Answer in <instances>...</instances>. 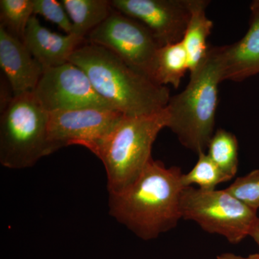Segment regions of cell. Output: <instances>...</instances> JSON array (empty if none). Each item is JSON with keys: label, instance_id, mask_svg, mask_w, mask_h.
Instances as JSON below:
<instances>
[{"label": "cell", "instance_id": "2", "mask_svg": "<svg viewBox=\"0 0 259 259\" xmlns=\"http://www.w3.org/2000/svg\"><path fill=\"white\" fill-rule=\"evenodd\" d=\"M69 62L81 68L98 95L126 116L157 113L164 110L171 97L166 87L155 83L100 46H81Z\"/></svg>", "mask_w": 259, "mask_h": 259}, {"label": "cell", "instance_id": "21", "mask_svg": "<svg viewBox=\"0 0 259 259\" xmlns=\"http://www.w3.org/2000/svg\"><path fill=\"white\" fill-rule=\"evenodd\" d=\"M34 15L44 17L48 21L56 24L66 32H72V23L61 1L57 0H32Z\"/></svg>", "mask_w": 259, "mask_h": 259}, {"label": "cell", "instance_id": "11", "mask_svg": "<svg viewBox=\"0 0 259 259\" xmlns=\"http://www.w3.org/2000/svg\"><path fill=\"white\" fill-rule=\"evenodd\" d=\"M0 66L13 96L33 92L44 73V68L34 59L23 40L3 26H0Z\"/></svg>", "mask_w": 259, "mask_h": 259}, {"label": "cell", "instance_id": "17", "mask_svg": "<svg viewBox=\"0 0 259 259\" xmlns=\"http://www.w3.org/2000/svg\"><path fill=\"white\" fill-rule=\"evenodd\" d=\"M207 155L231 180L238 171V143L236 136L224 129H218L209 141Z\"/></svg>", "mask_w": 259, "mask_h": 259}, {"label": "cell", "instance_id": "18", "mask_svg": "<svg viewBox=\"0 0 259 259\" xmlns=\"http://www.w3.org/2000/svg\"><path fill=\"white\" fill-rule=\"evenodd\" d=\"M34 15L32 0H1L0 26L23 40L30 18Z\"/></svg>", "mask_w": 259, "mask_h": 259}, {"label": "cell", "instance_id": "7", "mask_svg": "<svg viewBox=\"0 0 259 259\" xmlns=\"http://www.w3.org/2000/svg\"><path fill=\"white\" fill-rule=\"evenodd\" d=\"M88 40L111 51L154 81L156 56L161 47L142 23L113 8L109 18L88 34Z\"/></svg>", "mask_w": 259, "mask_h": 259}, {"label": "cell", "instance_id": "4", "mask_svg": "<svg viewBox=\"0 0 259 259\" xmlns=\"http://www.w3.org/2000/svg\"><path fill=\"white\" fill-rule=\"evenodd\" d=\"M164 110L151 115L124 116L106 137L92 148L107 174L109 194L122 192L140 176L152 159L151 150L162 129L167 127Z\"/></svg>", "mask_w": 259, "mask_h": 259}, {"label": "cell", "instance_id": "8", "mask_svg": "<svg viewBox=\"0 0 259 259\" xmlns=\"http://www.w3.org/2000/svg\"><path fill=\"white\" fill-rule=\"evenodd\" d=\"M33 93L49 113L83 108L116 110L98 95L86 73L71 62L44 69Z\"/></svg>", "mask_w": 259, "mask_h": 259}, {"label": "cell", "instance_id": "6", "mask_svg": "<svg viewBox=\"0 0 259 259\" xmlns=\"http://www.w3.org/2000/svg\"><path fill=\"white\" fill-rule=\"evenodd\" d=\"M182 219L192 221L204 231L225 237L237 244L249 236L257 211L228 190L205 191L187 187L181 195Z\"/></svg>", "mask_w": 259, "mask_h": 259}, {"label": "cell", "instance_id": "3", "mask_svg": "<svg viewBox=\"0 0 259 259\" xmlns=\"http://www.w3.org/2000/svg\"><path fill=\"white\" fill-rule=\"evenodd\" d=\"M223 81L222 47H209L204 59L190 72L185 90L170 97L167 127L181 144L199 154L205 152L214 135L218 87Z\"/></svg>", "mask_w": 259, "mask_h": 259}, {"label": "cell", "instance_id": "19", "mask_svg": "<svg viewBox=\"0 0 259 259\" xmlns=\"http://www.w3.org/2000/svg\"><path fill=\"white\" fill-rule=\"evenodd\" d=\"M231 180L205 152L199 153L195 166L189 173L182 175L184 187L196 185L199 186L200 190L205 191L216 190V187L220 184Z\"/></svg>", "mask_w": 259, "mask_h": 259}, {"label": "cell", "instance_id": "15", "mask_svg": "<svg viewBox=\"0 0 259 259\" xmlns=\"http://www.w3.org/2000/svg\"><path fill=\"white\" fill-rule=\"evenodd\" d=\"M72 23V32L85 38L101 25L113 11L111 1L107 0H61Z\"/></svg>", "mask_w": 259, "mask_h": 259}, {"label": "cell", "instance_id": "9", "mask_svg": "<svg viewBox=\"0 0 259 259\" xmlns=\"http://www.w3.org/2000/svg\"><path fill=\"white\" fill-rule=\"evenodd\" d=\"M124 116L117 110L100 108L51 112L49 136L52 152L71 145H79L91 151Z\"/></svg>", "mask_w": 259, "mask_h": 259}, {"label": "cell", "instance_id": "14", "mask_svg": "<svg viewBox=\"0 0 259 259\" xmlns=\"http://www.w3.org/2000/svg\"><path fill=\"white\" fill-rule=\"evenodd\" d=\"M209 3L206 0H190V18L182 41L188 54L190 72L208 51L207 40L213 27L212 20L206 15Z\"/></svg>", "mask_w": 259, "mask_h": 259}, {"label": "cell", "instance_id": "5", "mask_svg": "<svg viewBox=\"0 0 259 259\" xmlns=\"http://www.w3.org/2000/svg\"><path fill=\"white\" fill-rule=\"evenodd\" d=\"M1 112L2 166L23 169L53 153L49 142V112L40 105L33 92L13 96Z\"/></svg>", "mask_w": 259, "mask_h": 259}, {"label": "cell", "instance_id": "12", "mask_svg": "<svg viewBox=\"0 0 259 259\" xmlns=\"http://www.w3.org/2000/svg\"><path fill=\"white\" fill-rule=\"evenodd\" d=\"M84 40L75 34L64 35L51 31L42 26L33 15L29 21L23 41L44 70L69 62L71 56Z\"/></svg>", "mask_w": 259, "mask_h": 259}, {"label": "cell", "instance_id": "16", "mask_svg": "<svg viewBox=\"0 0 259 259\" xmlns=\"http://www.w3.org/2000/svg\"><path fill=\"white\" fill-rule=\"evenodd\" d=\"M187 71H190V63L182 41L168 44L158 49L153 77L155 82L178 88Z\"/></svg>", "mask_w": 259, "mask_h": 259}, {"label": "cell", "instance_id": "20", "mask_svg": "<svg viewBox=\"0 0 259 259\" xmlns=\"http://www.w3.org/2000/svg\"><path fill=\"white\" fill-rule=\"evenodd\" d=\"M226 190L250 208H259V169L238 177Z\"/></svg>", "mask_w": 259, "mask_h": 259}, {"label": "cell", "instance_id": "10", "mask_svg": "<svg viewBox=\"0 0 259 259\" xmlns=\"http://www.w3.org/2000/svg\"><path fill=\"white\" fill-rule=\"evenodd\" d=\"M111 4L146 26L161 47L182 41L190 18V0H112Z\"/></svg>", "mask_w": 259, "mask_h": 259}, {"label": "cell", "instance_id": "22", "mask_svg": "<svg viewBox=\"0 0 259 259\" xmlns=\"http://www.w3.org/2000/svg\"><path fill=\"white\" fill-rule=\"evenodd\" d=\"M217 259H259V254H252L247 257L241 256V255H237L233 253H226L218 255Z\"/></svg>", "mask_w": 259, "mask_h": 259}, {"label": "cell", "instance_id": "13", "mask_svg": "<svg viewBox=\"0 0 259 259\" xmlns=\"http://www.w3.org/2000/svg\"><path fill=\"white\" fill-rule=\"evenodd\" d=\"M251 19L239 41L222 47L223 81H241L259 74V6L250 5Z\"/></svg>", "mask_w": 259, "mask_h": 259}, {"label": "cell", "instance_id": "23", "mask_svg": "<svg viewBox=\"0 0 259 259\" xmlns=\"http://www.w3.org/2000/svg\"><path fill=\"white\" fill-rule=\"evenodd\" d=\"M249 236L254 240L255 243L258 245L259 248V218L255 221L254 226L252 228L251 231L250 232Z\"/></svg>", "mask_w": 259, "mask_h": 259}, {"label": "cell", "instance_id": "1", "mask_svg": "<svg viewBox=\"0 0 259 259\" xmlns=\"http://www.w3.org/2000/svg\"><path fill=\"white\" fill-rule=\"evenodd\" d=\"M182 175L179 167L166 168L152 158L127 188L109 194V213L141 239H156L182 219Z\"/></svg>", "mask_w": 259, "mask_h": 259}, {"label": "cell", "instance_id": "24", "mask_svg": "<svg viewBox=\"0 0 259 259\" xmlns=\"http://www.w3.org/2000/svg\"><path fill=\"white\" fill-rule=\"evenodd\" d=\"M254 3H255V4L258 5L259 6V0L258 1H254Z\"/></svg>", "mask_w": 259, "mask_h": 259}]
</instances>
